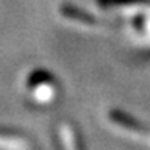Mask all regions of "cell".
<instances>
[{"label": "cell", "instance_id": "1", "mask_svg": "<svg viewBox=\"0 0 150 150\" xmlns=\"http://www.w3.org/2000/svg\"><path fill=\"white\" fill-rule=\"evenodd\" d=\"M51 80L50 75H46V72H35L32 75V78L29 80V88L34 90V96L37 98V101H51L54 96V88L53 85L46 86L48 81Z\"/></svg>", "mask_w": 150, "mask_h": 150}]
</instances>
